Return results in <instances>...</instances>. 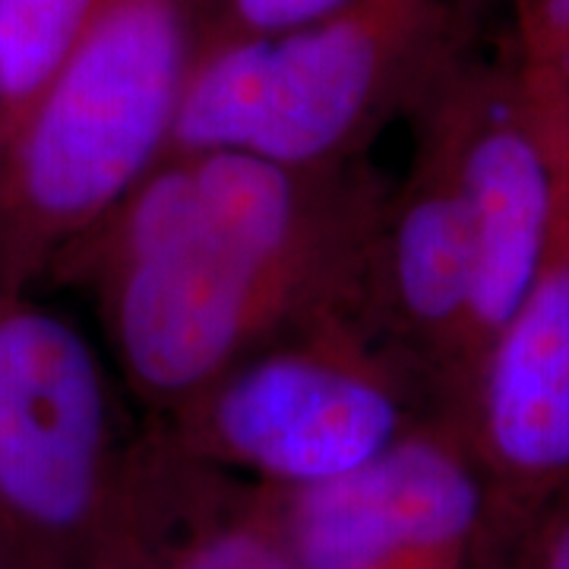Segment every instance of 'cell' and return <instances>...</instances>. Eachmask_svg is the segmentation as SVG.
Instances as JSON below:
<instances>
[{
    "label": "cell",
    "instance_id": "1",
    "mask_svg": "<svg viewBox=\"0 0 569 569\" xmlns=\"http://www.w3.org/2000/svg\"><path fill=\"white\" fill-rule=\"evenodd\" d=\"M387 193L365 159L295 168L250 152L168 156L58 282L96 298L123 383L162 418L295 329L332 317L370 326Z\"/></svg>",
    "mask_w": 569,
    "mask_h": 569
},
{
    "label": "cell",
    "instance_id": "2",
    "mask_svg": "<svg viewBox=\"0 0 569 569\" xmlns=\"http://www.w3.org/2000/svg\"><path fill=\"white\" fill-rule=\"evenodd\" d=\"M490 0H348L279 36L203 41L168 156L250 152L295 168L361 162L490 41ZM164 156V159H168Z\"/></svg>",
    "mask_w": 569,
    "mask_h": 569
},
{
    "label": "cell",
    "instance_id": "3",
    "mask_svg": "<svg viewBox=\"0 0 569 569\" xmlns=\"http://www.w3.org/2000/svg\"><path fill=\"white\" fill-rule=\"evenodd\" d=\"M197 51L190 0H111L0 140V291L63 266L162 162Z\"/></svg>",
    "mask_w": 569,
    "mask_h": 569
},
{
    "label": "cell",
    "instance_id": "4",
    "mask_svg": "<svg viewBox=\"0 0 569 569\" xmlns=\"http://www.w3.org/2000/svg\"><path fill=\"white\" fill-rule=\"evenodd\" d=\"M437 411L449 408L402 351L332 317L253 348L149 425L193 459L298 490L367 466Z\"/></svg>",
    "mask_w": 569,
    "mask_h": 569
},
{
    "label": "cell",
    "instance_id": "5",
    "mask_svg": "<svg viewBox=\"0 0 569 569\" xmlns=\"http://www.w3.org/2000/svg\"><path fill=\"white\" fill-rule=\"evenodd\" d=\"M127 447L80 326L32 291H0V557L80 569Z\"/></svg>",
    "mask_w": 569,
    "mask_h": 569
},
{
    "label": "cell",
    "instance_id": "6",
    "mask_svg": "<svg viewBox=\"0 0 569 569\" xmlns=\"http://www.w3.org/2000/svg\"><path fill=\"white\" fill-rule=\"evenodd\" d=\"M418 111H427L447 140L471 228V380L490 339L522 305L548 260L569 164L526 92L503 29L459 63Z\"/></svg>",
    "mask_w": 569,
    "mask_h": 569
},
{
    "label": "cell",
    "instance_id": "7",
    "mask_svg": "<svg viewBox=\"0 0 569 569\" xmlns=\"http://www.w3.org/2000/svg\"><path fill=\"white\" fill-rule=\"evenodd\" d=\"M279 503L298 569H493L490 490L456 411Z\"/></svg>",
    "mask_w": 569,
    "mask_h": 569
},
{
    "label": "cell",
    "instance_id": "8",
    "mask_svg": "<svg viewBox=\"0 0 569 569\" xmlns=\"http://www.w3.org/2000/svg\"><path fill=\"white\" fill-rule=\"evenodd\" d=\"M456 415L488 481L497 569L569 490V190L548 260L485 348Z\"/></svg>",
    "mask_w": 569,
    "mask_h": 569
},
{
    "label": "cell",
    "instance_id": "9",
    "mask_svg": "<svg viewBox=\"0 0 569 569\" xmlns=\"http://www.w3.org/2000/svg\"><path fill=\"white\" fill-rule=\"evenodd\" d=\"M80 569H298L279 490L193 459L159 427L123 456Z\"/></svg>",
    "mask_w": 569,
    "mask_h": 569
},
{
    "label": "cell",
    "instance_id": "10",
    "mask_svg": "<svg viewBox=\"0 0 569 569\" xmlns=\"http://www.w3.org/2000/svg\"><path fill=\"white\" fill-rule=\"evenodd\" d=\"M111 0H0V140L39 102Z\"/></svg>",
    "mask_w": 569,
    "mask_h": 569
},
{
    "label": "cell",
    "instance_id": "11",
    "mask_svg": "<svg viewBox=\"0 0 569 569\" xmlns=\"http://www.w3.org/2000/svg\"><path fill=\"white\" fill-rule=\"evenodd\" d=\"M503 39L569 164V0H500Z\"/></svg>",
    "mask_w": 569,
    "mask_h": 569
},
{
    "label": "cell",
    "instance_id": "12",
    "mask_svg": "<svg viewBox=\"0 0 569 569\" xmlns=\"http://www.w3.org/2000/svg\"><path fill=\"white\" fill-rule=\"evenodd\" d=\"M348 0H190L197 44L222 39H260L298 29L346 7Z\"/></svg>",
    "mask_w": 569,
    "mask_h": 569
},
{
    "label": "cell",
    "instance_id": "13",
    "mask_svg": "<svg viewBox=\"0 0 569 569\" xmlns=\"http://www.w3.org/2000/svg\"><path fill=\"white\" fill-rule=\"evenodd\" d=\"M497 569H569V490L535 516Z\"/></svg>",
    "mask_w": 569,
    "mask_h": 569
},
{
    "label": "cell",
    "instance_id": "14",
    "mask_svg": "<svg viewBox=\"0 0 569 569\" xmlns=\"http://www.w3.org/2000/svg\"><path fill=\"white\" fill-rule=\"evenodd\" d=\"M0 569H17V567H13V563H7V560L0 557Z\"/></svg>",
    "mask_w": 569,
    "mask_h": 569
}]
</instances>
